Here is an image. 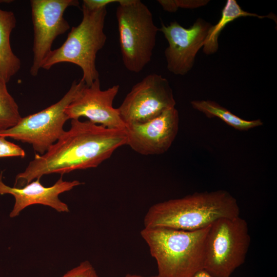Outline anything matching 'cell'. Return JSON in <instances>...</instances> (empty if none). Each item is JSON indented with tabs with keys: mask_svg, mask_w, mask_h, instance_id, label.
<instances>
[{
	"mask_svg": "<svg viewBox=\"0 0 277 277\" xmlns=\"http://www.w3.org/2000/svg\"><path fill=\"white\" fill-rule=\"evenodd\" d=\"M127 144L125 130L109 129L90 121L72 119L70 128L43 155L36 154L18 173L14 186L22 187L47 174L61 175L95 168Z\"/></svg>",
	"mask_w": 277,
	"mask_h": 277,
	"instance_id": "cell-1",
	"label": "cell"
},
{
	"mask_svg": "<svg viewBox=\"0 0 277 277\" xmlns=\"http://www.w3.org/2000/svg\"><path fill=\"white\" fill-rule=\"evenodd\" d=\"M236 199L224 190L195 192L155 204L146 212L144 227L195 231L219 219L240 216Z\"/></svg>",
	"mask_w": 277,
	"mask_h": 277,
	"instance_id": "cell-2",
	"label": "cell"
},
{
	"mask_svg": "<svg viewBox=\"0 0 277 277\" xmlns=\"http://www.w3.org/2000/svg\"><path fill=\"white\" fill-rule=\"evenodd\" d=\"M210 226L195 231L144 227L141 235L156 261L157 275L193 277L203 269L205 242Z\"/></svg>",
	"mask_w": 277,
	"mask_h": 277,
	"instance_id": "cell-3",
	"label": "cell"
},
{
	"mask_svg": "<svg viewBox=\"0 0 277 277\" xmlns=\"http://www.w3.org/2000/svg\"><path fill=\"white\" fill-rule=\"evenodd\" d=\"M82 10L81 22L71 28L61 46L51 51L43 62L42 68L49 70L61 63L76 65L82 70V80L87 86H90L99 78L95 60L107 40L104 31L107 10L106 7L90 10L82 6Z\"/></svg>",
	"mask_w": 277,
	"mask_h": 277,
	"instance_id": "cell-4",
	"label": "cell"
},
{
	"mask_svg": "<svg viewBox=\"0 0 277 277\" xmlns=\"http://www.w3.org/2000/svg\"><path fill=\"white\" fill-rule=\"evenodd\" d=\"M116 16L123 64L128 71L139 73L151 60L159 29L140 0H121Z\"/></svg>",
	"mask_w": 277,
	"mask_h": 277,
	"instance_id": "cell-5",
	"label": "cell"
},
{
	"mask_svg": "<svg viewBox=\"0 0 277 277\" xmlns=\"http://www.w3.org/2000/svg\"><path fill=\"white\" fill-rule=\"evenodd\" d=\"M250 244L245 220L240 216L217 220L206 237L203 269L213 277H231L245 262Z\"/></svg>",
	"mask_w": 277,
	"mask_h": 277,
	"instance_id": "cell-6",
	"label": "cell"
},
{
	"mask_svg": "<svg viewBox=\"0 0 277 277\" xmlns=\"http://www.w3.org/2000/svg\"><path fill=\"white\" fill-rule=\"evenodd\" d=\"M81 79L74 81L63 97L42 111L22 117L14 127L0 131V136L9 137L32 145L33 149L44 154L65 132L64 125L69 120L65 109L85 85Z\"/></svg>",
	"mask_w": 277,
	"mask_h": 277,
	"instance_id": "cell-7",
	"label": "cell"
},
{
	"mask_svg": "<svg viewBox=\"0 0 277 277\" xmlns=\"http://www.w3.org/2000/svg\"><path fill=\"white\" fill-rule=\"evenodd\" d=\"M175 104L168 81L153 73L133 85L117 109L127 126L155 118Z\"/></svg>",
	"mask_w": 277,
	"mask_h": 277,
	"instance_id": "cell-8",
	"label": "cell"
},
{
	"mask_svg": "<svg viewBox=\"0 0 277 277\" xmlns=\"http://www.w3.org/2000/svg\"><path fill=\"white\" fill-rule=\"evenodd\" d=\"M33 26V57L30 73L36 76L56 38L70 28L64 14L69 7H78L77 0H31Z\"/></svg>",
	"mask_w": 277,
	"mask_h": 277,
	"instance_id": "cell-9",
	"label": "cell"
},
{
	"mask_svg": "<svg viewBox=\"0 0 277 277\" xmlns=\"http://www.w3.org/2000/svg\"><path fill=\"white\" fill-rule=\"evenodd\" d=\"M211 26L210 23L201 18L188 28L177 22H171L167 26L162 23L159 31L168 43L165 56L167 68L170 72L184 75L190 71Z\"/></svg>",
	"mask_w": 277,
	"mask_h": 277,
	"instance_id": "cell-10",
	"label": "cell"
},
{
	"mask_svg": "<svg viewBox=\"0 0 277 277\" xmlns=\"http://www.w3.org/2000/svg\"><path fill=\"white\" fill-rule=\"evenodd\" d=\"M120 89L118 85L106 90L101 89L99 78L90 86L85 85L80 93L65 109L69 119L85 117L90 122L105 127L125 130L117 108L113 107V101Z\"/></svg>",
	"mask_w": 277,
	"mask_h": 277,
	"instance_id": "cell-11",
	"label": "cell"
},
{
	"mask_svg": "<svg viewBox=\"0 0 277 277\" xmlns=\"http://www.w3.org/2000/svg\"><path fill=\"white\" fill-rule=\"evenodd\" d=\"M179 115L174 107L147 122L126 126L127 144L142 155H157L166 152L179 130Z\"/></svg>",
	"mask_w": 277,
	"mask_h": 277,
	"instance_id": "cell-12",
	"label": "cell"
},
{
	"mask_svg": "<svg viewBox=\"0 0 277 277\" xmlns=\"http://www.w3.org/2000/svg\"><path fill=\"white\" fill-rule=\"evenodd\" d=\"M40 179H35L21 188L8 186L0 179V195L10 194L15 199L13 209L9 215L10 217L18 215L25 208L35 204L50 207L59 212L69 211L68 205L61 201L58 196L82 183L77 180L64 181L61 176L53 185L45 187Z\"/></svg>",
	"mask_w": 277,
	"mask_h": 277,
	"instance_id": "cell-13",
	"label": "cell"
},
{
	"mask_svg": "<svg viewBox=\"0 0 277 277\" xmlns=\"http://www.w3.org/2000/svg\"><path fill=\"white\" fill-rule=\"evenodd\" d=\"M16 24L12 11L0 8V78L6 83L18 72L21 65L10 44L11 33Z\"/></svg>",
	"mask_w": 277,
	"mask_h": 277,
	"instance_id": "cell-14",
	"label": "cell"
},
{
	"mask_svg": "<svg viewBox=\"0 0 277 277\" xmlns=\"http://www.w3.org/2000/svg\"><path fill=\"white\" fill-rule=\"evenodd\" d=\"M245 16H253L261 19L268 17L276 22L273 14L263 16L250 13L243 10L235 0H228L222 9L219 21L215 25H212L208 31L203 47L204 52L206 54L216 52L219 48V36L225 26L239 17Z\"/></svg>",
	"mask_w": 277,
	"mask_h": 277,
	"instance_id": "cell-15",
	"label": "cell"
},
{
	"mask_svg": "<svg viewBox=\"0 0 277 277\" xmlns=\"http://www.w3.org/2000/svg\"><path fill=\"white\" fill-rule=\"evenodd\" d=\"M192 107L203 113L208 118L218 117L230 126L239 131H247L263 125L260 119L248 121L244 120L210 100H194L191 102Z\"/></svg>",
	"mask_w": 277,
	"mask_h": 277,
	"instance_id": "cell-16",
	"label": "cell"
},
{
	"mask_svg": "<svg viewBox=\"0 0 277 277\" xmlns=\"http://www.w3.org/2000/svg\"><path fill=\"white\" fill-rule=\"evenodd\" d=\"M18 106L0 78V131L15 126L21 120Z\"/></svg>",
	"mask_w": 277,
	"mask_h": 277,
	"instance_id": "cell-17",
	"label": "cell"
},
{
	"mask_svg": "<svg viewBox=\"0 0 277 277\" xmlns=\"http://www.w3.org/2000/svg\"><path fill=\"white\" fill-rule=\"evenodd\" d=\"M158 3L166 11L175 12L179 8H193L206 5L208 1L159 0Z\"/></svg>",
	"mask_w": 277,
	"mask_h": 277,
	"instance_id": "cell-18",
	"label": "cell"
},
{
	"mask_svg": "<svg viewBox=\"0 0 277 277\" xmlns=\"http://www.w3.org/2000/svg\"><path fill=\"white\" fill-rule=\"evenodd\" d=\"M61 277H98V276L90 262L85 261Z\"/></svg>",
	"mask_w": 277,
	"mask_h": 277,
	"instance_id": "cell-19",
	"label": "cell"
},
{
	"mask_svg": "<svg viewBox=\"0 0 277 277\" xmlns=\"http://www.w3.org/2000/svg\"><path fill=\"white\" fill-rule=\"evenodd\" d=\"M4 136H0V157L25 156V152L19 146L7 141Z\"/></svg>",
	"mask_w": 277,
	"mask_h": 277,
	"instance_id": "cell-20",
	"label": "cell"
},
{
	"mask_svg": "<svg viewBox=\"0 0 277 277\" xmlns=\"http://www.w3.org/2000/svg\"><path fill=\"white\" fill-rule=\"evenodd\" d=\"M121 0H84L82 6L90 10H97L113 3H119Z\"/></svg>",
	"mask_w": 277,
	"mask_h": 277,
	"instance_id": "cell-21",
	"label": "cell"
},
{
	"mask_svg": "<svg viewBox=\"0 0 277 277\" xmlns=\"http://www.w3.org/2000/svg\"><path fill=\"white\" fill-rule=\"evenodd\" d=\"M193 277H213L205 270L202 269L198 271Z\"/></svg>",
	"mask_w": 277,
	"mask_h": 277,
	"instance_id": "cell-22",
	"label": "cell"
},
{
	"mask_svg": "<svg viewBox=\"0 0 277 277\" xmlns=\"http://www.w3.org/2000/svg\"><path fill=\"white\" fill-rule=\"evenodd\" d=\"M124 277H160L157 275H152V276H143L139 274H127Z\"/></svg>",
	"mask_w": 277,
	"mask_h": 277,
	"instance_id": "cell-23",
	"label": "cell"
}]
</instances>
